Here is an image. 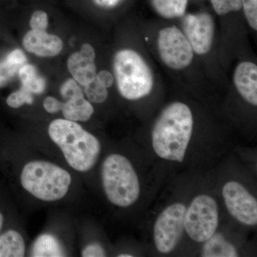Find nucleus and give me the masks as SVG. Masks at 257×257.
Returning a JSON list of instances; mask_svg holds the SVG:
<instances>
[{"mask_svg": "<svg viewBox=\"0 0 257 257\" xmlns=\"http://www.w3.org/2000/svg\"><path fill=\"white\" fill-rule=\"evenodd\" d=\"M150 3L161 20L176 22L187 13L189 0H150Z\"/></svg>", "mask_w": 257, "mask_h": 257, "instance_id": "2eb2a0df", "label": "nucleus"}, {"mask_svg": "<svg viewBox=\"0 0 257 257\" xmlns=\"http://www.w3.org/2000/svg\"><path fill=\"white\" fill-rule=\"evenodd\" d=\"M119 257H132L133 256V255L128 254V253H121V254L119 255L118 256Z\"/></svg>", "mask_w": 257, "mask_h": 257, "instance_id": "7c9ffc66", "label": "nucleus"}, {"mask_svg": "<svg viewBox=\"0 0 257 257\" xmlns=\"http://www.w3.org/2000/svg\"><path fill=\"white\" fill-rule=\"evenodd\" d=\"M219 18V47L224 53H232L247 46L248 32L241 0H209Z\"/></svg>", "mask_w": 257, "mask_h": 257, "instance_id": "6e6552de", "label": "nucleus"}, {"mask_svg": "<svg viewBox=\"0 0 257 257\" xmlns=\"http://www.w3.org/2000/svg\"><path fill=\"white\" fill-rule=\"evenodd\" d=\"M81 255L83 257H103L106 256V251L100 243L94 242L83 248Z\"/></svg>", "mask_w": 257, "mask_h": 257, "instance_id": "a878e982", "label": "nucleus"}, {"mask_svg": "<svg viewBox=\"0 0 257 257\" xmlns=\"http://www.w3.org/2000/svg\"><path fill=\"white\" fill-rule=\"evenodd\" d=\"M103 188L108 200L119 207H128L140 194V181L128 159L119 154L109 155L101 167Z\"/></svg>", "mask_w": 257, "mask_h": 257, "instance_id": "0eeeda50", "label": "nucleus"}, {"mask_svg": "<svg viewBox=\"0 0 257 257\" xmlns=\"http://www.w3.org/2000/svg\"><path fill=\"white\" fill-rule=\"evenodd\" d=\"M222 194L228 211L236 220L249 226L257 224L256 199L243 186L233 181L227 182Z\"/></svg>", "mask_w": 257, "mask_h": 257, "instance_id": "9b49d317", "label": "nucleus"}, {"mask_svg": "<svg viewBox=\"0 0 257 257\" xmlns=\"http://www.w3.org/2000/svg\"><path fill=\"white\" fill-rule=\"evenodd\" d=\"M60 94L65 100L72 98L84 97V93L78 84L74 79H69L62 84Z\"/></svg>", "mask_w": 257, "mask_h": 257, "instance_id": "b1692460", "label": "nucleus"}, {"mask_svg": "<svg viewBox=\"0 0 257 257\" xmlns=\"http://www.w3.org/2000/svg\"><path fill=\"white\" fill-rule=\"evenodd\" d=\"M62 101L55 96H48L44 99L43 107L49 114H55L61 110Z\"/></svg>", "mask_w": 257, "mask_h": 257, "instance_id": "cd10ccee", "label": "nucleus"}, {"mask_svg": "<svg viewBox=\"0 0 257 257\" xmlns=\"http://www.w3.org/2000/svg\"><path fill=\"white\" fill-rule=\"evenodd\" d=\"M67 69L74 79L81 86L87 85L96 79L98 69L96 59H91L80 52H74L67 60Z\"/></svg>", "mask_w": 257, "mask_h": 257, "instance_id": "ddd939ff", "label": "nucleus"}, {"mask_svg": "<svg viewBox=\"0 0 257 257\" xmlns=\"http://www.w3.org/2000/svg\"><path fill=\"white\" fill-rule=\"evenodd\" d=\"M49 26L48 15L46 12L37 10L34 12L30 20V27L32 30L46 31Z\"/></svg>", "mask_w": 257, "mask_h": 257, "instance_id": "393cba45", "label": "nucleus"}, {"mask_svg": "<svg viewBox=\"0 0 257 257\" xmlns=\"http://www.w3.org/2000/svg\"><path fill=\"white\" fill-rule=\"evenodd\" d=\"M83 91L88 100L93 104H103L107 100L109 95V89L101 85L96 79L84 86Z\"/></svg>", "mask_w": 257, "mask_h": 257, "instance_id": "412c9836", "label": "nucleus"}, {"mask_svg": "<svg viewBox=\"0 0 257 257\" xmlns=\"http://www.w3.org/2000/svg\"><path fill=\"white\" fill-rule=\"evenodd\" d=\"M186 211L183 204L176 203L166 208L157 218L154 239L160 253H170L177 246L183 234Z\"/></svg>", "mask_w": 257, "mask_h": 257, "instance_id": "9d476101", "label": "nucleus"}, {"mask_svg": "<svg viewBox=\"0 0 257 257\" xmlns=\"http://www.w3.org/2000/svg\"><path fill=\"white\" fill-rule=\"evenodd\" d=\"M188 39L201 67L213 86L227 87L229 74L219 60V28L216 17L207 10L187 13L176 21Z\"/></svg>", "mask_w": 257, "mask_h": 257, "instance_id": "7ed1b4c3", "label": "nucleus"}, {"mask_svg": "<svg viewBox=\"0 0 257 257\" xmlns=\"http://www.w3.org/2000/svg\"><path fill=\"white\" fill-rule=\"evenodd\" d=\"M241 3L248 32L256 35L257 0H241Z\"/></svg>", "mask_w": 257, "mask_h": 257, "instance_id": "4be33fe9", "label": "nucleus"}, {"mask_svg": "<svg viewBox=\"0 0 257 257\" xmlns=\"http://www.w3.org/2000/svg\"><path fill=\"white\" fill-rule=\"evenodd\" d=\"M22 87L32 93L40 94L45 92L47 87L45 79L39 74L36 67L30 64H24L18 72Z\"/></svg>", "mask_w": 257, "mask_h": 257, "instance_id": "aec40b11", "label": "nucleus"}, {"mask_svg": "<svg viewBox=\"0 0 257 257\" xmlns=\"http://www.w3.org/2000/svg\"><path fill=\"white\" fill-rule=\"evenodd\" d=\"M23 45L27 52L41 57H56L64 47L63 42L57 35L32 30L24 36Z\"/></svg>", "mask_w": 257, "mask_h": 257, "instance_id": "f8f14e48", "label": "nucleus"}, {"mask_svg": "<svg viewBox=\"0 0 257 257\" xmlns=\"http://www.w3.org/2000/svg\"><path fill=\"white\" fill-rule=\"evenodd\" d=\"M202 251L204 257H236L238 253L236 248L223 235L214 233L207 241H204Z\"/></svg>", "mask_w": 257, "mask_h": 257, "instance_id": "6ab92c4d", "label": "nucleus"}, {"mask_svg": "<svg viewBox=\"0 0 257 257\" xmlns=\"http://www.w3.org/2000/svg\"><path fill=\"white\" fill-rule=\"evenodd\" d=\"M98 8L102 10H111L122 4L125 0H92Z\"/></svg>", "mask_w": 257, "mask_h": 257, "instance_id": "c85d7f7f", "label": "nucleus"}, {"mask_svg": "<svg viewBox=\"0 0 257 257\" xmlns=\"http://www.w3.org/2000/svg\"><path fill=\"white\" fill-rule=\"evenodd\" d=\"M31 256L36 257H58L65 256L58 238L51 234H42L35 239L32 245Z\"/></svg>", "mask_w": 257, "mask_h": 257, "instance_id": "a211bd4d", "label": "nucleus"}, {"mask_svg": "<svg viewBox=\"0 0 257 257\" xmlns=\"http://www.w3.org/2000/svg\"><path fill=\"white\" fill-rule=\"evenodd\" d=\"M7 104L13 109H19L25 104H32L33 94L21 87L19 90L12 92L6 99Z\"/></svg>", "mask_w": 257, "mask_h": 257, "instance_id": "5701e85b", "label": "nucleus"}, {"mask_svg": "<svg viewBox=\"0 0 257 257\" xmlns=\"http://www.w3.org/2000/svg\"><path fill=\"white\" fill-rule=\"evenodd\" d=\"M194 113L183 101L175 100L162 109L152 128V146L161 158L183 162L194 131Z\"/></svg>", "mask_w": 257, "mask_h": 257, "instance_id": "20e7f679", "label": "nucleus"}, {"mask_svg": "<svg viewBox=\"0 0 257 257\" xmlns=\"http://www.w3.org/2000/svg\"><path fill=\"white\" fill-rule=\"evenodd\" d=\"M5 217L3 215V213L0 211V233H1V230L3 229V224H4Z\"/></svg>", "mask_w": 257, "mask_h": 257, "instance_id": "c756f323", "label": "nucleus"}, {"mask_svg": "<svg viewBox=\"0 0 257 257\" xmlns=\"http://www.w3.org/2000/svg\"><path fill=\"white\" fill-rule=\"evenodd\" d=\"M138 25L154 60L174 82L190 90L212 85L178 24L160 19Z\"/></svg>", "mask_w": 257, "mask_h": 257, "instance_id": "f257e3e1", "label": "nucleus"}, {"mask_svg": "<svg viewBox=\"0 0 257 257\" xmlns=\"http://www.w3.org/2000/svg\"><path fill=\"white\" fill-rule=\"evenodd\" d=\"M219 225V211L216 201L207 195L194 198L186 211L184 229L189 237L197 242L210 238Z\"/></svg>", "mask_w": 257, "mask_h": 257, "instance_id": "1a4fd4ad", "label": "nucleus"}, {"mask_svg": "<svg viewBox=\"0 0 257 257\" xmlns=\"http://www.w3.org/2000/svg\"><path fill=\"white\" fill-rule=\"evenodd\" d=\"M49 136L73 170L86 172L95 165L101 152L99 140L77 121L56 119L48 126Z\"/></svg>", "mask_w": 257, "mask_h": 257, "instance_id": "39448f33", "label": "nucleus"}, {"mask_svg": "<svg viewBox=\"0 0 257 257\" xmlns=\"http://www.w3.org/2000/svg\"><path fill=\"white\" fill-rule=\"evenodd\" d=\"M28 62L25 52L20 49L10 52L0 61V88L5 87L18 74L19 70Z\"/></svg>", "mask_w": 257, "mask_h": 257, "instance_id": "dca6fc26", "label": "nucleus"}, {"mask_svg": "<svg viewBox=\"0 0 257 257\" xmlns=\"http://www.w3.org/2000/svg\"><path fill=\"white\" fill-rule=\"evenodd\" d=\"M96 80L106 89H111L114 85V78L111 70L106 69H100L96 74Z\"/></svg>", "mask_w": 257, "mask_h": 257, "instance_id": "bb28decb", "label": "nucleus"}, {"mask_svg": "<svg viewBox=\"0 0 257 257\" xmlns=\"http://www.w3.org/2000/svg\"><path fill=\"white\" fill-rule=\"evenodd\" d=\"M114 85L125 100L148 99L162 89L163 79L141 32L135 44L119 47L111 59Z\"/></svg>", "mask_w": 257, "mask_h": 257, "instance_id": "f03ea898", "label": "nucleus"}, {"mask_svg": "<svg viewBox=\"0 0 257 257\" xmlns=\"http://www.w3.org/2000/svg\"><path fill=\"white\" fill-rule=\"evenodd\" d=\"M26 246L23 235L14 229L0 234V257H23Z\"/></svg>", "mask_w": 257, "mask_h": 257, "instance_id": "f3484780", "label": "nucleus"}, {"mask_svg": "<svg viewBox=\"0 0 257 257\" xmlns=\"http://www.w3.org/2000/svg\"><path fill=\"white\" fill-rule=\"evenodd\" d=\"M61 111L64 119L73 121H89L94 113L92 103L84 97L72 98L62 102Z\"/></svg>", "mask_w": 257, "mask_h": 257, "instance_id": "4468645a", "label": "nucleus"}, {"mask_svg": "<svg viewBox=\"0 0 257 257\" xmlns=\"http://www.w3.org/2000/svg\"><path fill=\"white\" fill-rule=\"evenodd\" d=\"M22 187L32 197L45 202L63 199L72 184V176L60 166L44 160L24 165L20 174Z\"/></svg>", "mask_w": 257, "mask_h": 257, "instance_id": "423d86ee", "label": "nucleus"}]
</instances>
